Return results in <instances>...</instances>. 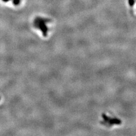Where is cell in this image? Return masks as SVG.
<instances>
[{"mask_svg":"<svg viewBox=\"0 0 136 136\" xmlns=\"http://www.w3.org/2000/svg\"><path fill=\"white\" fill-rule=\"evenodd\" d=\"M102 117L103 121H102V124L106 126L112 127L114 125H120L121 124V121L119 119L108 116L106 114H103Z\"/></svg>","mask_w":136,"mask_h":136,"instance_id":"cell-2","label":"cell"},{"mask_svg":"<svg viewBox=\"0 0 136 136\" xmlns=\"http://www.w3.org/2000/svg\"><path fill=\"white\" fill-rule=\"evenodd\" d=\"M48 23V20L46 19L37 17L34 21V26L36 28H38L41 32L43 35L46 36L49 30L48 26H47Z\"/></svg>","mask_w":136,"mask_h":136,"instance_id":"cell-1","label":"cell"},{"mask_svg":"<svg viewBox=\"0 0 136 136\" xmlns=\"http://www.w3.org/2000/svg\"><path fill=\"white\" fill-rule=\"evenodd\" d=\"M2 1H3L4 2H8L9 1H10V0H2Z\"/></svg>","mask_w":136,"mask_h":136,"instance_id":"cell-4","label":"cell"},{"mask_svg":"<svg viewBox=\"0 0 136 136\" xmlns=\"http://www.w3.org/2000/svg\"><path fill=\"white\" fill-rule=\"evenodd\" d=\"M20 0H13V2L14 5H18L19 4Z\"/></svg>","mask_w":136,"mask_h":136,"instance_id":"cell-3","label":"cell"}]
</instances>
